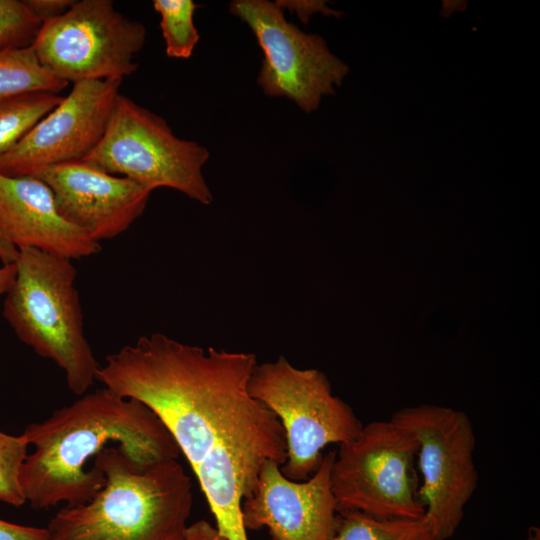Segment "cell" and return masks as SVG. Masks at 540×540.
<instances>
[{"mask_svg": "<svg viewBox=\"0 0 540 540\" xmlns=\"http://www.w3.org/2000/svg\"><path fill=\"white\" fill-rule=\"evenodd\" d=\"M256 365L252 353L205 350L153 333L108 355L97 372L104 387L161 419L224 536L247 530L241 506L263 465L286 460L280 421L248 390Z\"/></svg>", "mask_w": 540, "mask_h": 540, "instance_id": "1", "label": "cell"}, {"mask_svg": "<svg viewBox=\"0 0 540 540\" xmlns=\"http://www.w3.org/2000/svg\"><path fill=\"white\" fill-rule=\"evenodd\" d=\"M22 435L33 451L22 463L19 482L25 501L35 509L88 502L105 483L95 461L112 446H120L141 470L180 455L148 406L106 387L28 424Z\"/></svg>", "mask_w": 540, "mask_h": 540, "instance_id": "2", "label": "cell"}, {"mask_svg": "<svg viewBox=\"0 0 540 540\" xmlns=\"http://www.w3.org/2000/svg\"><path fill=\"white\" fill-rule=\"evenodd\" d=\"M95 467L103 487L86 503L65 506L47 525V540H184L192 482L178 460L137 468L120 446Z\"/></svg>", "mask_w": 540, "mask_h": 540, "instance_id": "3", "label": "cell"}, {"mask_svg": "<svg viewBox=\"0 0 540 540\" xmlns=\"http://www.w3.org/2000/svg\"><path fill=\"white\" fill-rule=\"evenodd\" d=\"M15 264L5 320L22 343L63 370L72 393L85 394L100 365L84 333L76 268L70 259L31 247L18 249Z\"/></svg>", "mask_w": 540, "mask_h": 540, "instance_id": "4", "label": "cell"}, {"mask_svg": "<svg viewBox=\"0 0 540 540\" xmlns=\"http://www.w3.org/2000/svg\"><path fill=\"white\" fill-rule=\"evenodd\" d=\"M248 390L280 421L287 445L280 469L293 481L311 477L327 445L347 443L363 427L352 408L332 394L324 374L316 369H298L284 356L257 364Z\"/></svg>", "mask_w": 540, "mask_h": 540, "instance_id": "5", "label": "cell"}, {"mask_svg": "<svg viewBox=\"0 0 540 540\" xmlns=\"http://www.w3.org/2000/svg\"><path fill=\"white\" fill-rule=\"evenodd\" d=\"M209 156L206 147L178 138L165 119L119 94L101 140L82 161L209 205L213 196L202 174Z\"/></svg>", "mask_w": 540, "mask_h": 540, "instance_id": "6", "label": "cell"}, {"mask_svg": "<svg viewBox=\"0 0 540 540\" xmlns=\"http://www.w3.org/2000/svg\"><path fill=\"white\" fill-rule=\"evenodd\" d=\"M418 449L416 437L391 420L363 425L335 454L331 487L337 511L380 519L423 517L415 470Z\"/></svg>", "mask_w": 540, "mask_h": 540, "instance_id": "7", "label": "cell"}, {"mask_svg": "<svg viewBox=\"0 0 540 540\" xmlns=\"http://www.w3.org/2000/svg\"><path fill=\"white\" fill-rule=\"evenodd\" d=\"M145 39L144 25L117 11L113 1L80 0L44 22L32 47L47 70L74 84L133 74Z\"/></svg>", "mask_w": 540, "mask_h": 540, "instance_id": "8", "label": "cell"}, {"mask_svg": "<svg viewBox=\"0 0 540 540\" xmlns=\"http://www.w3.org/2000/svg\"><path fill=\"white\" fill-rule=\"evenodd\" d=\"M390 420L410 431L419 443L423 482L418 496L437 537L447 540L458 529L477 488L473 424L462 411L429 404L400 409Z\"/></svg>", "mask_w": 540, "mask_h": 540, "instance_id": "9", "label": "cell"}, {"mask_svg": "<svg viewBox=\"0 0 540 540\" xmlns=\"http://www.w3.org/2000/svg\"><path fill=\"white\" fill-rule=\"evenodd\" d=\"M229 10L249 26L263 52L257 83L266 95L287 97L310 113L346 77L348 66L325 40L288 22L278 2L234 0Z\"/></svg>", "mask_w": 540, "mask_h": 540, "instance_id": "10", "label": "cell"}, {"mask_svg": "<svg viewBox=\"0 0 540 540\" xmlns=\"http://www.w3.org/2000/svg\"><path fill=\"white\" fill-rule=\"evenodd\" d=\"M121 83H74L68 96L0 158V174L35 177L51 166L82 161L101 140Z\"/></svg>", "mask_w": 540, "mask_h": 540, "instance_id": "11", "label": "cell"}, {"mask_svg": "<svg viewBox=\"0 0 540 540\" xmlns=\"http://www.w3.org/2000/svg\"><path fill=\"white\" fill-rule=\"evenodd\" d=\"M335 454H324L305 481L287 478L276 461L266 462L254 491L242 502L245 528H267L272 540H333L338 517L331 487Z\"/></svg>", "mask_w": 540, "mask_h": 540, "instance_id": "12", "label": "cell"}, {"mask_svg": "<svg viewBox=\"0 0 540 540\" xmlns=\"http://www.w3.org/2000/svg\"><path fill=\"white\" fill-rule=\"evenodd\" d=\"M35 177L49 186L61 216L99 243L126 231L153 191L84 161L51 166Z\"/></svg>", "mask_w": 540, "mask_h": 540, "instance_id": "13", "label": "cell"}, {"mask_svg": "<svg viewBox=\"0 0 540 540\" xmlns=\"http://www.w3.org/2000/svg\"><path fill=\"white\" fill-rule=\"evenodd\" d=\"M0 234L17 249L36 248L70 260L101 251L99 242L61 216L49 186L33 176L0 174Z\"/></svg>", "mask_w": 540, "mask_h": 540, "instance_id": "14", "label": "cell"}, {"mask_svg": "<svg viewBox=\"0 0 540 540\" xmlns=\"http://www.w3.org/2000/svg\"><path fill=\"white\" fill-rule=\"evenodd\" d=\"M333 540H441L429 519H380L357 511H338Z\"/></svg>", "mask_w": 540, "mask_h": 540, "instance_id": "15", "label": "cell"}, {"mask_svg": "<svg viewBox=\"0 0 540 540\" xmlns=\"http://www.w3.org/2000/svg\"><path fill=\"white\" fill-rule=\"evenodd\" d=\"M67 85L40 63L32 46L0 51V99L34 91L58 94Z\"/></svg>", "mask_w": 540, "mask_h": 540, "instance_id": "16", "label": "cell"}, {"mask_svg": "<svg viewBox=\"0 0 540 540\" xmlns=\"http://www.w3.org/2000/svg\"><path fill=\"white\" fill-rule=\"evenodd\" d=\"M63 99L46 91H34L0 99V158Z\"/></svg>", "mask_w": 540, "mask_h": 540, "instance_id": "17", "label": "cell"}, {"mask_svg": "<svg viewBox=\"0 0 540 540\" xmlns=\"http://www.w3.org/2000/svg\"><path fill=\"white\" fill-rule=\"evenodd\" d=\"M153 7L160 15V27L170 58L191 57L200 35L193 16L199 7L192 0H154Z\"/></svg>", "mask_w": 540, "mask_h": 540, "instance_id": "18", "label": "cell"}, {"mask_svg": "<svg viewBox=\"0 0 540 540\" xmlns=\"http://www.w3.org/2000/svg\"><path fill=\"white\" fill-rule=\"evenodd\" d=\"M41 26L26 0H0V51L32 46Z\"/></svg>", "mask_w": 540, "mask_h": 540, "instance_id": "19", "label": "cell"}, {"mask_svg": "<svg viewBox=\"0 0 540 540\" xmlns=\"http://www.w3.org/2000/svg\"><path fill=\"white\" fill-rule=\"evenodd\" d=\"M28 447L22 434L15 436L0 429V502L14 507L26 503L19 475Z\"/></svg>", "mask_w": 540, "mask_h": 540, "instance_id": "20", "label": "cell"}, {"mask_svg": "<svg viewBox=\"0 0 540 540\" xmlns=\"http://www.w3.org/2000/svg\"><path fill=\"white\" fill-rule=\"evenodd\" d=\"M47 528L24 526L0 519V540H47Z\"/></svg>", "mask_w": 540, "mask_h": 540, "instance_id": "21", "label": "cell"}, {"mask_svg": "<svg viewBox=\"0 0 540 540\" xmlns=\"http://www.w3.org/2000/svg\"><path fill=\"white\" fill-rule=\"evenodd\" d=\"M73 2L74 0H26L42 24L65 13Z\"/></svg>", "mask_w": 540, "mask_h": 540, "instance_id": "22", "label": "cell"}, {"mask_svg": "<svg viewBox=\"0 0 540 540\" xmlns=\"http://www.w3.org/2000/svg\"><path fill=\"white\" fill-rule=\"evenodd\" d=\"M184 540H228L216 526L201 519L187 526Z\"/></svg>", "mask_w": 540, "mask_h": 540, "instance_id": "23", "label": "cell"}, {"mask_svg": "<svg viewBox=\"0 0 540 540\" xmlns=\"http://www.w3.org/2000/svg\"><path fill=\"white\" fill-rule=\"evenodd\" d=\"M16 264H3L0 267V297L6 295L16 277Z\"/></svg>", "mask_w": 540, "mask_h": 540, "instance_id": "24", "label": "cell"}, {"mask_svg": "<svg viewBox=\"0 0 540 540\" xmlns=\"http://www.w3.org/2000/svg\"><path fill=\"white\" fill-rule=\"evenodd\" d=\"M18 249L0 234V260L3 264L15 263Z\"/></svg>", "mask_w": 540, "mask_h": 540, "instance_id": "25", "label": "cell"}, {"mask_svg": "<svg viewBox=\"0 0 540 540\" xmlns=\"http://www.w3.org/2000/svg\"><path fill=\"white\" fill-rule=\"evenodd\" d=\"M523 540H540V528L537 526H530L527 529V533Z\"/></svg>", "mask_w": 540, "mask_h": 540, "instance_id": "26", "label": "cell"}]
</instances>
